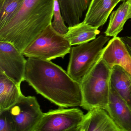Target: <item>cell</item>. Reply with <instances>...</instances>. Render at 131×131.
Segmentation results:
<instances>
[{"label": "cell", "instance_id": "cell-1", "mask_svg": "<svg viewBox=\"0 0 131 131\" xmlns=\"http://www.w3.org/2000/svg\"><path fill=\"white\" fill-rule=\"evenodd\" d=\"M25 80L37 93L60 107L82 106L80 83L51 60L28 57Z\"/></svg>", "mask_w": 131, "mask_h": 131}, {"label": "cell", "instance_id": "cell-2", "mask_svg": "<svg viewBox=\"0 0 131 131\" xmlns=\"http://www.w3.org/2000/svg\"><path fill=\"white\" fill-rule=\"evenodd\" d=\"M55 0H24L13 17L0 29V41L10 43L23 52L52 24Z\"/></svg>", "mask_w": 131, "mask_h": 131}, {"label": "cell", "instance_id": "cell-3", "mask_svg": "<svg viewBox=\"0 0 131 131\" xmlns=\"http://www.w3.org/2000/svg\"><path fill=\"white\" fill-rule=\"evenodd\" d=\"M112 70L102 57L82 80L80 83L82 108L88 111L95 108H106L111 88Z\"/></svg>", "mask_w": 131, "mask_h": 131}, {"label": "cell", "instance_id": "cell-4", "mask_svg": "<svg viewBox=\"0 0 131 131\" xmlns=\"http://www.w3.org/2000/svg\"><path fill=\"white\" fill-rule=\"evenodd\" d=\"M110 39L101 35L90 42L72 47L67 72L72 79L82 82L101 59L104 46Z\"/></svg>", "mask_w": 131, "mask_h": 131}, {"label": "cell", "instance_id": "cell-5", "mask_svg": "<svg viewBox=\"0 0 131 131\" xmlns=\"http://www.w3.org/2000/svg\"><path fill=\"white\" fill-rule=\"evenodd\" d=\"M64 35L56 31L52 24L44 30L23 52L25 56L51 60L63 59L72 46Z\"/></svg>", "mask_w": 131, "mask_h": 131}, {"label": "cell", "instance_id": "cell-6", "mask_svg": "<svg viewBox=\"0 0 131 131\" xmlns=\"http://www.w3.org/2000/svg\"><path fill=\"white\" fill-rule=\"evenodd\" d=\"M84 115L77 107H59L44 113L33 131H79Z\"/></svg>", "mask_w": 131, "mask_h": 131}, {"label": "cell", "instance_id": "cell-7", "mask_svg": "<svg viewBox=\"0 0 131 131\" xmlns=\"http://www.w3.org/2000/svg\"><path fill=\"white\" fill-rule=\"evenodd\" d=\"M9 110L16 131H33L44 113L35 96L23 94Z\"/></svg>", "mask_w": 131, "mask_h": 131}, {"label": "cell", "instance_id": "cell-8", "mask_svg": "<svg viewBox=\"0 0 131 131\" xmlns=\"http://www.w3.org/2000/svg\"><path fill=\"white\" fill-rule=\"evenodd\" d=\"M24 56L12 43L0 41V72L20 86L25 80L27 60Z\"/></svg>", "mask_w": 131, "mask_h": 131}, {"label": "cell", "instance_id": "cell-9", "mask_svg": "<svg viewBox=\"0 0 131 131\" xmlns=\"http://www.w3.org/2000/svg\"><path fill=\"white\" fill-rule=\"evenodd\" d=\"M105 110L121 131H131V109L111 84Z\"/></svg>", "mask_w": 131, "mask_h": 131}, {"label": "cell", "instance_id": "cell-10", "mask_svg": "<svg viewBox=\"0 0 131 131\" xmlns=\"http://www.w3.org/2000/svg\"><path fill=\"white\" fill-rule=\"evenodd\" d=\"M79 131H121L105 110L95 108L84 115Z\"/></svg>", "mask_w": 131, "mask_h": 131}, {"label": "cell", "instance_id": "cell-11", "mask_svg": "<svg viewBox=\"0 0 131 131\" xmlns=\"http://www.w3.org/2000/svg\"><path fill=\"white\" fill-rule=\"evenodd\" d=\"M102 58L112 69L115 65L122 67L131 74V57L120 37H113L103 48Z\"/></svg>", "mask_w": 131, "mask_h": 131}, {"label": "cell", "instance_id": "cell-12", "mask_svg": "<svg viewBox=\"0 0 131 131\" xmlns=\"http://www.w3.org/2000/svg\"><path fill=\"white\" fill-rule=\"evenodd\" d=\"M121 0H91L83 21L99 29L107 21L113 10Z\"/></svg>", "mask_w": 131, "mask_h": 131}, {"label": "cell", "instance_id": "cell-13", "mask_svg": "<svg viewBox=\"0 0 131 131\" xmlns=\"http://www.w3.org/2000/svg\"><path fill=\"white\" fill-rule=\"evenodd\" d=\"M65 23L72 26L81 22L91 0H58Z\"/></svg>", "mask_w": 131, "mask_h": 131}, {"label": "cell", "instance_id": "cell-14", "mask_svg": "<svg viewBox=\"0 0 131 131\" xmlns=\"http://www.w3.org/2000/svg\"><path fill=\"white\" fill-rule=\"evenodd\" d=\"M22 95L20 86L0 72V111L9 109Z\"/></svg>", "mask_w": 131, "mask_h": 131}, {"label": "cell", "instance_id": "cell-15", "mask_svg": "<svg viewBox=\"0 0 131 131\" xmlns=\"http://www.w3.org/2000/svg\"><path fill=\"white\" fill-rule=\"evenodd\" d=\"M110 82L131 109V74L119 65L112 68Z\"/></svg>", "mask_w": 131, "mask_h": 131}, {"label": "cell", "instance_id": "cell-16", "mask_svg": "<svg viewBox=\"0 0 131 131\" xmlns=\"http://www.w3.org/2000/svg\"><path fill=\"white\" fill-rule=\"evenodd\" d=\"M68 27L69 30L64 37L72 46L90 42L96 39L100 32L98 29L83 21Z\"/></svg>", "mask_w": 131, "mask_h": 131}, {"label": "cell", "instance_id": "cell-17", "mask_svg": "<svg viewBox=\"0 0 131 131\" xmlns=\"http://www.w3.org/2000/svg\"><path fill=\"white\" fill-rule=\"evenodd\" d=\"M131 18V3L126 0L115 11L112 12L107 29L105 31L106 36L115 37L123 30L126 22Z\"/></svg>", "mask_w": 131, "mask_h": 131}, {"label": "cell", "instance_id": "cell-18", "mask_svg": "<svg viewBox=\"0 0 131 131\" xmlns=\"http://www.w3.org/2000/svg\"><path fill=\"white\" fill-rule=\"evenodd\" d=\"M24 0H0V29L13 17Z\"/></svg>", "mask_w": 131, "mask_h": 131}, {"label": "cell", "instance_id": "cell-19", "mask_svg": "<svg viewBox=\"0 0 131 131\" xmlns=\"http://www.w3.org/2000/svg\"><path fill=\"white\" fill-rule=\"evenodd\" d=\"M52 25L56 31L62 35H65L69 30V27L66 25L62 16L58 0L54 1L53 20Z\"/></svg>", "mask_w": 131, "mask_h": 131}, {"label": "cell", "instance_id": "cell-20", "mask_svg": "<svg viewBox=\"0 0 131 131\" xmlns=\"http://www.w3.org/2000/svg\"><path fill=\"white\" fill-rule=\"evenodd\" d=\"M0 131H16L13 119L9 109L0 111Z\"/></svg>", "mask_w": 131, "mask_h": 131}, {"label": "cell", "instance_id": "cell-21", "mask_svg": "<svg viewBox=\"0 0 131 131\" xmlns=\"http://www.w3.org/2000/svg\"><path fill=\"white\" fill-rule=\"evenodd\" d=\"M120 39L124 43L127 51L131 57V36L123 37H120Z\"/></svg>", "mask_w": 131, "mask_h": 131}, {"label": "cell", "instance_id": "cell-22", "mask_svg": "<svg viewBox=\"0 0 131 131\" xmlns=\"http://www.w3.org/2000/svg\"><path fill=\"white\" fill-rule=\"evenodd\" d=\"M121 1H125V0H121Z\"/></svg>", "mask_w": 131, "mask_h": 131}, {"label": "cell", "instance_id": "cell-23", "mask_svg": "<svg viewBox=\"0 0 131 131\" xmlns=\"http://www.w3.org/2000/svg\"><path fill=\"white\" fill-rule=\"evenodd\" d=\"M130 1H131V0H130Z\"/></svg>", "mask_w": 131, "mask_h": 131}]
</instances>
